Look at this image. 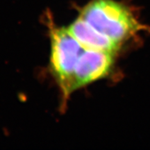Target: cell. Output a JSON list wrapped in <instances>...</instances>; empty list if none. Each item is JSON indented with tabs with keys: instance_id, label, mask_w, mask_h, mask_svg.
<instances>
[{
	"instance_id": "obj_2",
	"label": "cell",
	"mask_w": 150,
	"mask_h": 150,
	"mask_svg": "<svg viewBox=\"0 0 150 150\" xmlns=\"http://www.w3.org/2000/svg\"><path fill=\"white\" fill-rule=\"evenodd\" d=\"M50 39L52 72L61 86L63 96L67 97L73 92L75 67L85 49L67 28L52 27Z\"/></svg>"
},
{
	"instance_id": "obj_3",
	"label": "cell",
	"mask_w": 150,
	"mask_h": 150,
	"mask_svg": "<svg viewBox=\"0 0 150 150\" xmlns=\"http://www.w3.org/2000/svg\"><path fill=\"white\" fill-rule=\"evenodd\" d=\"M115 54L85 49L75 67L73 91L105 77L111 70Z\"/></svg>"
},
{
	"instance_id": "obj_1",
	"label": "cell",
	"mask_w": 150,
	"mask_h": 150,
	"mask_svg": "<svg viewBox=\"0 0 150 150\" xmlns=\"http://www.w3.org/2000/svg\"><path fill=\"white\" fill-rule=\"evenodd\" d=\"M79 17L121 46L137 33L147 29L130 7L115 0H91L81 9Z\"/></svg>"
},
{
	"instance_id": "obj_4",
	"label": "cell",
	"mask_w": 150,
	"mask_h": 150,
	"mask_svg": "<svg viewBox=\"0 0 150 150\" xmlns=\"http://www.w3.org/2000/svg\"><path fill=\"white\" fill-rule=\"evenodd\" d=\"M67 29L86 50L116 54L121 47V45L99 32L79 16Z\"/></svg>"
}]
</instances>
